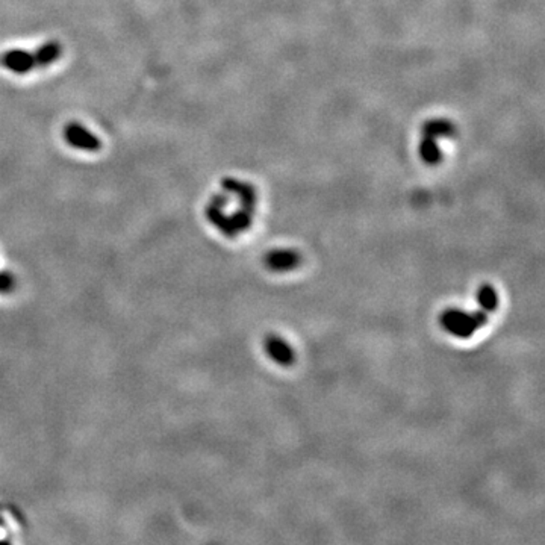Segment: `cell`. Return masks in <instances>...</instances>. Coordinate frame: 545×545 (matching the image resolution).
Listing matches in <instances>:
<instances>
[{
    "label": "cell",
    "mask_w": 545,
    "mask_h": 545,
    "mask_svg": "<svg viewBox=\"0 0 545 545\" xmlns=\"http://www.w3.org/2000/svg\"><path fill=\"white\" fill-rule=\"evenodd\" d=\"M488 322V312L450 308L442 312L441 326L454 338L467 339Z\"/></svg>",
    "instance_id": "cell-1"
},
{
    "label": "cell",
    "mask_w": 545,
    "mask_h": 545,
    "mask_svg": "<svg viewBox=\"0 0 545 545\" xmlns=\"http://www.w3.org/2000/svg\"><path fill=\"white\" fill-rule=\"evenodd\" d=\"M61 55H63V46L58 42H47L43 46H39L35 50V54H32L34 64L38 68L49 67L52 65Z\"/></svg>",
    "instance_id": "cell-6"
},
{
    "label": "cell",
    "mask_w": 545,
    "mask_h": 545,
    "mask_svg": "<svg viewBox=\"0 0 545 545\" xmlns=\"http://www.w3.org/2000/svg\"><path fill=\"white\" fill-rule=\"evenodd\" d=\"M0 65L15 75H26L35 67L32 54L22 49H13L0 55Z\"/></svg>",
    "instance_id": "cell-5"
},
{
    "label": "cell",
    "mask_w": 545,
    "mask_h": 545,
    "mask_svg": "<svg viewBox=\"0 0 545 545\" xmlns=\"http://www.w3.org/2000/svg\"><path fill=\"white\" fill-rule=\"evenodd\" d=\"M477 303L482 311L484 312H494L499 308V292L492 285L483 284L477 289Z\"/></svg>",
    "instance_id": "cell-7"
},
{
    "label": "cell",
    "mask_w": 545,
    "mask_h": 545,
    "mask_svg": "<svg viewBox=\"0 0 545 545\" xmlns=\"http://www.w3.org/2000/svg\"><path fill=\"white\" fill-rule=\"evenodd\" d=\"M64 138L67 143L84 151H97L102 149V141H100L91 130H88L85 126L76 121L68 123L64 129Z\"/></svg>",
    "instance_id": "cell-2"
},
{
    "label": "cell",
    "mask_w": 545,
    "mask_h": 545,
    "mask_svg": "<svg viewBox=\"0 0 545 545\" xmlns=\"http://www.w3.org/2000/svg\"><path fill=\"white\" fill-rule=\"evenodd\" d=\"M300 264L299 251L292 249H275L265 256V267L275 272H287L296 270Z\"/></svg>",
    "instance_id": "cell-4"
},
{
    "label": "cell",
    "mask_w": 545,
    "mask_h": 545,
    "mask_svg": "<svg viewBox=\"0 0 545 545\" xmlns=\"http://www.w3.org/2000/svg\"><path fill=\"white\" fill-rule=\"evenodd\" d=\"M264 350L268 358L277 365L289 367L296 361V351L289 342L279 335H268L264 339Z\"/></svg>",
    "instance_id": "cell-3"
}]
</instances>
